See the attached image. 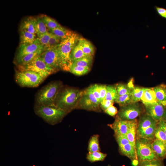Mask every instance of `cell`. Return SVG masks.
Returning <instances> with one entry per match:
<instances>
[{"label":"cell","mask_w":166,"mask_h":166,"mask_svg":"<svg viewBox=\"0 0 166 166\" xmlns=\"http://www.w3.org/2000/svg\"><path fill=\"white\" fill-rule=\"evenodd\" d=\"M82 92L74 88L62 87L57 94L53 105L68 114L77 108Z\"/></svg>","instance_id":"obj_1"},{"label":"cell","mask_w":166,"mask_h":166,"mask_svg":"<svg viewBox=\"0 0 166 166\" xmlns=\"http://www.w3.org/2000/svg\"><path fill=\"white\" fill-rule=\"evenodd\" d=\"M77 38V34L71 31L58 45L57 50L61 70L69 72L70 68L73 63L70 58L71 53L75 45Z\"/></svg>","instance_id":"obj_2"},{"label":"cell","mask_w":166,"mask_h":166,"mask_svg":"<svg viewBox=\"0 0 166 166\" xmlns=\"http://www.w3.org/2000/svg\"><path fill=\"white\" fill-rule=\"evenodd\" d=\"M35 114L45 122L54 125L61 122L67 114L65 112L55 105H35Z\"/></svg>","instance_id":"obj_3"},{"label":"cell","mask_w":166,"mask_h":166,"mask_svg":"<svg viewBox=\"0 0 166 166\" xmlns=\"http://www.w3.org/2000/svg\"><path fill=\"white\" fill-rule=\"evenodd\" d=\"M62 87L60 81L50 82L41 88L37 93L35 105H53L56 96Z\"/></svg>","instance_id":"obj_4"},{"label":"cell","mask_w":166,"mask_h":166,"mask_svg":"<svg viewBox=\"0 0 166 166\" xmlns=\"http://www.w3.org/2000/svg\"><path fill=\"white\" fill-rule=\"evenodd\" d=\"M158 122L146 113L141 115L138 122L136 137L152 140Z\"/></svg>","instance_id":"obj_5"},{"label":"cell","mask_w":166,"mask_h":166,"mask_svg":"<svg viewBox=\"0 0 166 166\" xmlns=\"http://www.w3.org/2000/svg\"><path fill=\"white\" fill-rule=\"evenodd\" d=\"M152 140L136 137L135 148L138 161L160 159L153 149L152 144Z\"/></svg>","instance_id":"obj_6"},{"label":"cell","mask_w":166,"mask_h":166,"mask_svg":"<svg viewBox=\"0 0 166 166\" xmlns=\"http://www.w3.org/2000/svg\"><path fill=\"white\" fill-rule=\"evenodd\" d=\"M19 71H32L38 74L44 79L57 71L47 65L40 56L36 57L27 64L18 66Z\"/></svg>","instance_id":"obj_7"},{"label":"cell","mask_w":166,"mask_h":166,"mask_svg":"<svg viewBox=\"0 0 166 166\" xmlns=\"http://www.w3.org/2000/svg\"><path fill=\"white\" fill-rule=\"evenodd\" d=\"M16 83L22 87H35L45 80L38 73L32 71H18L16 73Z\"/></svg>","instance_id":"obj_8"},{"label":"cell","mask_w":166,"mask_h":166,"mask_svg":"<svg viewBox=\"0 0 166 166\" xmlns=\"http://www.w3.org/2000/svg\"><path fill=\"white\" fill-rule=\"evenodd\" d=\"M100 102L87 88L82 91L77 105V108L92 111L100 110Z\"/></svg>","instance_id":"obj_9"},{"label":"cell","mask_w":166,"mask_h":166,"mask_svg":"<svg viewBox=\"0 0 166 166\" xmlns=\"http://www.w3.org/2000/svg\"><path fill=\"white\" fill-rule=\"evenodd\" d=\"M143 112V107L138 103H132L121 107L117 116L122 120L131 121L141 115Z\"/></svg>","instance_id":"obj_10"},{"label":"cell","mask_w":166,"mask_h":166,"mask_svg":"<svg viewBox=\"0 0 166 166\" xmlns=\"http://www.w3.org/2000/svg\"><path fill=\"white\" fill-rule=\"evenodd\" d=\"M57 45L44 48L40 56L47 65L57 71L61 70L57 50Z\"/></svg>","instance_id":"obj_11"},{"label":"cell","mask_w":166,"mask_h":166,"mask_svg":"<svg viewBox=\"0 0 166 166\" xmlns=\"http://www.w3.org/2000/svg\"><path fill=\"white\" fill-rule=\"evenodd\" d=\"M114 136L121 154L126 156L132 161L137 160L135 147L130 142L126 136L116 134H114Z\"/></svg>","instance_id":"obj_12"},{"label":"cell","mask_w":166,"mask_h":166,"mask_svg":"<svg viewBox=\"0 0 166 166\" xmlns=\"http://www.w3.org/2000/svg\"><path fill=\"white\" fill-rule=\"evenodd\" d=\"M144 105L146 113L155 120L158 122L166 120V105L158 101Z\"/></svg>","instance_id":"obj_13"},{"label":"cell","mask_w":166,"mask_h":166,"mask_svg":"<svg viewBox=\"0 0 166 166\" xmlns=\"http://www.w3.org/2000/svg\"><path fill=\"white\" fill-rule=\"evenodd\" d=\"M44 47L41 44L38 38L31 44H20L16 56V61L23 56L39 51H43Z\"/></svg>","instance_id":"obj_14"},{"label":"cell","mask_w":166,"mask_h":166,"mask_svg":"<svg viewBox=\"0 0 166 166\" xmlns=\"http://www.w3.org/2000/svg\"><path fill=\"white\" fill-rule=\"evenodd\" d=\"M131 122L122 120L117 116L114 122L108 125L113 130L114 134L126 136Z\"/></svg>","instance_id":"obj_15"},{"label":"cell","mask_w":166,"mask_h":166,"mask_svg":"<svg viewBox=\"0 0 166 166\" xmlns=\"http://www.w3.org/2000/svg\"><path fill=\"white\" fill-rule=\"evenodd\" d=\"M153 149L160 159L163 160L166 158V144L161 141L154 139L152 141Z\"/></svg>","instance_id":"obj_16"},{"label":"cell","mask_w":166,"mask_h":166,"mask_svg":"<svg viewBox=\"0 0 166 166\" xmlns=\"http://www.w3.org/2000/svg\"><path fill=\"white\" fill-rule=\"evenodd\" d=\"M138 121L136 119L131 121L126 137L130 142L135 147Z\"/></svg>","instance_id":"obj_17"},{"label":"cell","mask_w":166,"mask_h":166,"mask_svg":"<svg viewBox=\"0 0 166 166\" xmlns=\"http://www.w3.org/2000/svg\"><path fill=\"white\" fill-rule=\"evenodd\" d=\"M152 88L157 101L166 105V85L162 84Z\"/></svg>","instance_id":"obj_18"},{"label":"cell","mask_w":166,"mask_h":166,"mask_svg":"<svg viewBox=\"0 0 166 166\" xmlns=\"http://www.w3.org/2000/svg\"><path fill=\"white\" fill-rule=\"evenodd\" d=\"M141 100L143 104L151 103L157 101L155 92L152 88H145Z\"/></svg>","instance_id":"obj_19"},{"label":"cell","mask_w":166,"mask_h":166,"mask_svg":"<svg viewBox=\"0 0 166 166\" xmlns=\"http://www.w3.org/2000/svg\"><path fill=\"white\" fill-rule=\"evenodd\" d=\"M43 51H39L28 54L16 60L18 66H23L27 64L36 57L40 56Z\"/></svg>","instance_id":"obj_20"},{"label":"cell","mask_w":166,"mask_h":166,"mask_svg":"<svg viewBox=\"0 0 166 166\" xmlns=\"http://www.w3.org/2000/svg\"><path fill=\"white\" fill-rule=\"evenodd\" d=\"M34 27L36 33L38 37L48 32V30L40 17H33Z\"/></svg>","instance_id":"obj_21"},{"label":"cell","mask_w":166,"mask_h":166,"mask_svg":"<svg viewBox=\"0 0 166 166\" xmlns=\"http://www.w3.org/2000/svg\"><path fill=\"white\" fill-rule=\"evenodd\" d=\"M79 42L84 54L88 56H93L94 53V48L92 44L84 38H80Z\"/></svg>","instance_id":"obj_22"},{"label":"cell","mask_w":166,"mask_h":166,"mask_svg":"<svg viewBox=\"0 0 166 166\" xmlns=\"http://www.w3.org/2000/svg\"><path fill=\"white\" fill-rule=\"evenodd\" d=\"M20 30L25 31L34 34H36L34 27L33 17H29L24 20L21 24Z\"/></svg>","instance_id":"obj_23"},{"label":"cell","mask_w":166,"mask_h":166,"mask_svg":"<svg viewBox=\"0 0 166 166\" xmlns=\"http://www.w3.org/2000/svg\"><path fill=\"white\" fill-rule=\"evenodd\" d=\"M35 34L30 33L28 32L20 30V44H31L34 42L36 40Z\"/></svg>","instance_id":"obj_24"},{"label":"cell","mask_w":166,"mask_h":166,"mask_svg":"<svg viewBox=\"0 0 166 166\" xmlns=\"http://www.w3.org/2000/svg\"><path fill=\"white\" fill-rule=\"evenodd\" d=\"M99 136L98 134L92 136L89 141L88 150L89 152L100 151L99 143Z\"/></svg>","instance_id":"obj_25"},{"label":"cell","mask_w":166,"mask_h":166,"mask_svg":"<svg viewBox=\"0 0 166 166\" xmlns=\"http://www.w3.org/2000/svg\"><path fill=\"white\" fill-rule=\"evenodd\" d=\"M107 155L106 154L101 152L100 151L88 152L87 155L86 159L91 163L103 161Z\"/></svg>","instance_id":"obj_26"},{"label":"cell","mask_w":166,"mask_h":166,"mask_svg":"<svg viewBox=\"0 0 166 166\" xmlns=\"http://www.w3.org/2000/svg\"><path fill=\"white\" fill-rule=\"evenodd\" d=\"M145 88L135 86L131 91L130 94L132 103L137 102L141 100Z\"/></svg>","instance_id":"obj_27"},{"label":"cell","mask_w":166,"mask_h":166,"mask_svg":"<svg viewBox=\"0 0 166 166\" xmlns=\"http://www.w3.org/2000/svg\"><path fill=\"white\" fill-rule=\"evenodd\" d=\"M40 18L45 23L48 30L53 29L61 26L54 19L45 14H42Z\"/></svg>","instance_id":"obj_28"},{"label":"cell","mask_w":166,"mask_h":166,"mask_svg":"<svg viewBox=\"0 0 166 166\" xmlns=\"http://www.w3.org/2000/svg\"><path fill=\"white\" fill-rule=\"evenodd\" d=\"M86 56H87L84 53L80 44L78 42L71 53L70 58L72 62H73L74 61Z\"/></svg>","instance_id":"obj_29"},{"label":"cell","mask_w":166,"mask_h":166,"mask_svg":"<svg viewBox=\"0 0 166 166\" xmlns=\"http://www.w3.org/2000/svg\"><path fill=\"white\" fill-rule=\"evenodd\" d=\"M93 56H86L73 62L72 64L90 69L92 63Z\"/></svg>","instance_id":"obj_30"},{"label":"cell","mask_w":166,"mask_h":166,"mask_svg":"<svg viewBox=\"0 0 166 166\" xmlns=\"http://www.w3.org/2000/svg\"><path fill=\"white\" fill-rule=\"evenodd\" d=\"M48 31L57 36L61 40L66 38L71 32L62 26L53 29L48 30Z\"/></svg>","instance_id":"obj_31"},{"label":"cell","mask_w":166,"mask_h":166,"mask_svg":"<svg viewBox=\"0 0 166 166\" xmlns=\"http://www.w3.org/2000/svg\"><path fill=\"white\" fill-rule=\"evenodd\" d=\"M118 96L115 87L112 85L106 86V94L105 99L115 102Z\"/></svg>","instance_id":"obj_32"},{"label":"cell","mask_w":166,"mask_h":166,"mask_svg":"<svg viewBox=\"0 0 166 166\" xmlns=\"http://www.w3.org/2000/svg\"><path fill=\"white\" fill-rule=\"evenodd\" d=\"M163 160L158 159L152 160L138 161L137 166H164Z\"/></svg>","instance_id":"obj_33"},{"label":"cell","mask_w":166,"mask_h":166,"mask_svg":"<svg viewBox=\"0 0 166 166\" xmlns=\"http://www.w3.org/2000/svg\"><path fill=\"white\" fill-rule=\"evenodd\" d=\"M90 69L84 67L72 64L70 68L69 72L77 76H81L87 73Z\"/></svg>","instance_id":"obj_34"},{"label":"cell","mask_w":166,"mask_h":166,"mask_svg":"<svg viewBox=\"0 0 166 166\" xmlns=\"http://www.w3.org/2000/svg\"><path fill=\"white\" fill-rule=\"evenodd\" d=\"M115 102L121 106H123L132 103L130 94L118 96Z\"/></svg>","instance_id":"obj_35"},{"label":"cell","mask_w":166,"mask_h":166,"mask_svg":"<svg viewBox=\"0 0 166 166\" xmlns=\"http://www.w3.org/2000/svg\"><path fill=\"white\" fill-rule=\"evenodd\" d=\"M115 87L118 96L130 94L131 91L127 84L118 83L117 84Z\"/></svg>","instance_id":"obj_36"},{"label":"cell","mask_w":166,"mask_h":166,"mask_svg":"<svg viewBox=\"0 0 166 166\" xmlns=\"http://www.w3.org/2000/svg\"><path fill=\"white\" fill-rule=\"evenodd\" d=\"M52 34L51 33L48 31L38 37V39L41 44L44 47V48L47 47Z\"/></svg>","instance_id":"obj_37"},{"label":"cell","mask_w":166,"mask_h":166,"mask_svg":"<svg viewBox=\"0 0 166 166\" xmlns=\"http://www.w3.org/2000/svg\"><path fill=\"white\" fill-rule=\"evenodd\" d=\"M155 138L161 141L166 144V135L158 124L155 131Z\"/></svg>","instance_id":"obj_38"},{"label":"cell","mask_w":166,"mask_h":166,"mask_svg":"<svg viewBox=\"0 0 166 166\" xmlns=\"http://www.w3.org/2000/svg\"><path fill=\"white\" fill-rule=\"evenodd\" d=\"M88 88L100 103L102 100L100 94L98 89L97 84H95L91 85Z\"/></svg>","instance_id":"obj_39"},{"label":"cell","mask_w":166,"mask_h":166,"mask_svg":"<svg viewBox=\"0 0 166 166\" xmlns=\"http://www.w3.org/2000/svg\"><path fill=\"white\" fill-rule=\"evenodd\" d=\"M61 40L60 38L52 34L47 47L58 45L60 43Z\"/></svg>","instance_id":"obj_40"},{"label":"cell","mask_w":166,"mask_h":166,"mask_svg":"<svg viewBox=\"0 0 166 166\" xmlns=\"http://www.w3.org/2000/svg\"><path fill=\"white\" fill-rule=\"evenodd\" d=\"M97 87L102 101L105 99V98L106 94V85L97 84Z\"/></svg>","instance_id":"obj_41"},{"label":"cell","mask_w":166,"mask_h":166,"mask_svg":"<svg viewBox=\"0 0 166 166\" xmlns=\"http://www.w3.org/2000/svg\"><path fill=\"white\" fill-rule=\"evenodd\" d=\"M113 101L104 99L102 100L100 103V107L104 111H105L110 106L113 105Z\"/></svg>","instance_id":"obj_42"},{"label":"cell","mask_w":166,"mask_h":166,"mask_svg":"<svg viewBox=\"0 0 166 166\" xmlns=\"http://www.w3.org/2000/svg\"><path fill=\"white\" fill-rule=\"evenodd\" d=\"M104 111L105 113L112 117L114 116L118 112L117 108L113 105L110 106Z\"/></svg>","instance_id":"obj_43"},{"label":"cell","mask_w":166,"mask_h":166,"mask_svg":"<svg viewBox=\"0 0 166 166\" xmlns=\"http://www.w3.org/2000/svg\"><path fill=\"white\" fill-rule=\"evenodd\" d=\"M155 8L157 14L161 17L166 18V9L162 7L155 6Z\"/></svg>","instance_id":"obj_44"},{"label":"cell","mask_w":166,"mask_h":166,"mask_svg":"<svg viewBox=\"0 0 166 166\" xmlns=\"http://www.w3.org/2000/svg\"><path fill=\"white\" fill-rule=\"evenodd\" d=\"M158 124L164 131L166 135V120H163L158 122Z\"/></svg>","instance_id":"obj_45"},{"label":"cell","mask_w":166,"mask_h":166,"mask_svg":"<svg viewBox=\"0 0 166 166\" xmlns=\"http://www.w3.org/2000/svg\"><path fill=\"white\" fill-rule=\"evenodd\" d=\"M133 81V78L131 79L127 84L128 87L131 90L135 87L134 86Z\"/></svg>","instance_id":"obj_46"}]
</instances>
